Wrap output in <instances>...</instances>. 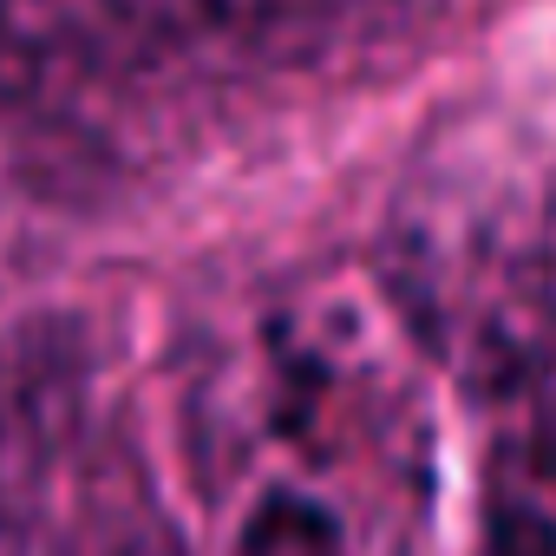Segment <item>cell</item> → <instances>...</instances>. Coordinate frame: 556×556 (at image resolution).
<instances>
[{"instance_id": "1", "label": "cell", "mask_w": 556, "mask_h": 556, "mask_svg": "<svg viewBox=\"0 0 556 556\" xmlns=\"http://www.w3.org/2000/svg\"><path fill=\"white\" fill-rule=\"evenodd\" d=\"M53 8L151 53H249L302 27L321 0H53Z\"/></svg>"}, {"instance_id": "2", "label": "cell", "mask_w": 556, "mask_h": 556, "mask_svg": "<svg viewBox=\"0 0 556 556\" xmlns=\"http://www.w3.org/2000/svg\"><path fill=\"white\" fill-rule=\"evenodd\" d=\"M236 556H341V530L308 497H262L236 536Z\"/></svg>"}]
</instances>
